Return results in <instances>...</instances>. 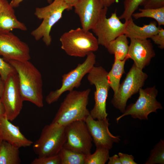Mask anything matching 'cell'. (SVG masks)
Masks as SVG:
<instances>
[{"label": "cell", "instance_id": "8fae6325", "mask_svg": "<svg viewBox=\"0 0 164 164\" xmlns=\"http://www.w3.org/2000/svg\"><path fill=\"white\" fill-rule=\"evenodd\" d=\"M0 100L4 108L5 115L11 121L14 120L20 113L24 101L16 72L10 74L4 81Z\"/></svg>", "mask_w": 164, "mask_h": 164}, {"label": "cell", "instance_id": "ab89813d", "mask_svg": "<svg viewBox=\"0 0 164 164\" xmlns=\"http://www.w3.org/2000/svg\"><path fill=\"white\" fill-rule=\"evenodd\" d=\"M1 0H0V3H1Z\"/></svg>", "mask_w": 164, "mask_h": 164}, {"label": "cell", "instance_id": "1f68e13d", "mask_svg": "<svg viewBox=\"0 0 164 164\" xmlns=\"http://www.w3.org/2000/svg\"><path fill=\"white\" fill-rule=\"evenodd\" d=\"M118 155L121 164H136L134 158L131 155L119 152Z\"/></svg>", "mask_w": 164, "mask_h": 164}, {"label": "cell", "instance_id": "83f0119b", "mask_svg": "<svg viewBox=\"0 0 164 164\" xmlns=\"http://www.w3.org/2000/svg\"><path fill=\"white\" fill-rule=\"evenodd\" d=\"M31 164H61L60 156L57 155L47 156L39 157L35 158Z\"/></svg>", "mask_w": 164, "mask_h": 164}, {"label": "cell", "instance_id": "9c48e42d", "mask_svg": "<svg viewBox=\"0 0 164 164\" xmlns=\"http://www.w3.org/2000/svg\"><path fill=\"white\" fill-rule=\"evenodd\" d=\"M139 97L136 102L126 108L124 112L116 119V122L123 117L130 115L134 118L148 120V116L152 112H156L158 109H162L161 103L157 101L158 91L155 86L145 89L140 88Z\"/></svg>", "mask_w": 164, "mask_h": 164}, {"label": "cell", "instance_id": "9a60e30c", "mask_svg": "<svg viewBox=\"0 0 164 164\" xmlns=\"http://www.w3.org/2000/svg\"><path fill=\"white\" fill-rule=\"evenodd\" d=\"M109 120L107 118L94 119L90 115L85 121L96 147H103L110 150L114 143H118L120 141L119 136H114L110 132Z\"/></svg>", "mask_w": 164, "mask_h": 164}, {"label": "cell", "instance_id": "3957f363", "mask_svg": "<svg viewBox=\"0 0 164 164\" xmlns=\"http://www.w3.org/2000/svg\"><path fill=\"white\" fill-rule=\"evenodd\" d=\"M60 40L61 49L67 54L77 57H83L96 51L99 45L92 33L80 28L64 32Z\"/></svg>", "mask_w": 164, "mask_h": 164}, {"label": "cell", "instance_id": "74e56055", "mask_svg": "<svg viewBox=\"0 0 164 164\" xmlns=\"http://www.w3.org/2000/svg\"><path fill=\"white\" fill-rule=\"evenodd\" d=\"M5 114V110L0 100V117Z\"/></svg>", "mask_w": 164, "mask_h": 164}, {"label": "cell", "instance_id": "f546056e", "mask_svg": "<svg viewBox=\"0 0 164 164\" xmlns=\"http://www.w3.org/2000/svg\"><path fill=\"white\" fill-rule=\"evenodd\" d=\"M151 39L154 43L162 49L164 48V29L160 28L158 32L153 36Z\"/></svg>", "mask_w": 164, "mask_h": 164}, {"label": "cell", "instance_id": "d4e9b609", "mask_svg": "<svg viewBox=\"0 0 164 164\" xmlns=\"http://www.w3.org/2000/svg\"><path fill=\"white\" fill-rule=\"evenodd\" d=\"M109 150L103 147H96L94 153L86 155L84 164H105L110 157Z\"/></svg>", "mask_w": 164, "mask_h": 164}, {"label": "cell", "instance_id": "6da1fadb", "mask_svg": "<svg viewBox=\"0 0 164 164\" xmlns=\"http://www.w3.org/2000/svg\"><path fill=\"white\" fill-rule=\"evenodd\" d=\"M15 69L23 101L31 102L38 107L43 106V81L41 73L29 60H4Z\"/></svg>", "mask_w": 164, "mask_h": 164}, {"label": "cell", "instance_id": "7402d4cb", "mask_svg": "<svg viewBox=\"0 0 164 164\" xmlns=\"http://www.w3.org/2000/svg\"><path fill=\"white\" fill-rule=\"evenodd\" d=\"M19 148L2 141L0 146V164H19Z\"/></svg>", "mask_w": 164, "mask_h": 164}, {"label": "cell", "instance_id": "30bf717a", "mask_svg": "<svg viewBox=\"0 0 164 164\" xmlns=\"http://www.w3.org/2000/svg\"><path fill=\"white\" fill-rule=\"evenodd\" d=\"M66 140L63 147L86 155L91 153L93 139L85 121L73 122L66 126Z\"/></svg>", "mask_w": 164, "mask_h": 164}, {"label": "cell", "instance_id": "d6a6232c", "mask_svg": "<svg viewBox=\"0 0 164 164\" xmlns=\"http://www.w3.org/2000/svg\"><path fill=\"white\" fill-rule=\"evenodd\" d=\"M108 161V164H121L118 155L116 154L109 157Z\"/></svg>", "mask_w": 164, "mask_h": 164}, {"label": "cell", "instance_id": "e0dca14e", "mask_svg": "<svg viewBox=\"0 0 164 164\" xmlns=\"http://www.w3.org/2000/svg\"><path fill=\"white\" fill-rule=\"evenodd\" d=\"M0 139L19 148L30 146L33 143L5 114L0 117Z\"/></svg>", "mask_w": 164, "mask_h": 164}, {"label": "cell", "instance_id": "ffe728a7", "mask_svg": "<svg viewBox=\"0 0 164 164\" xmlns=\"http://www.w3.org/2000/svg\"><path fill=\"white\" fill-rule=\"evenodd\" d=\"M128 43V38L123 34L111 42L106 49L110 53L114 55V58L123 60L127 58Z\"/></svg>", "mask_w": 164, "mask_h": 164}, {"label": "cell", "instance_id": "cb8c5ba5", "mask_svg": "<svg viewBox=\"0 0 164 164\" xmlns=\"http://www.w3.org/2000/svg\"><path fill=\"white\" fill-rule=\"evenodd\" d=\"M61 164H84L86 155L78 153L63 147L58 153Z\"/></svg>", "mask_w": 164, "mask_h": 164}, {"label": "cell", "instance_id": "5bb4252c", "mask_svg": "<svg viewBox=\"0 0 164 164\" xmlns=\"http://www.w3.org/2000/svg\"><path fill=\"white\" fill-rule=\"evenodd\" d=\"M74 7L82 28L85 31L91 30L108 11V8L104 6L100 0H79Z\"/></svg>", "mask_w": 164, "mask_h": 164}, {"label": "cell", "instance_id": "e575fe53", "mask_svg": "<svg viewBox=\"0 0 164 164\" xmlns=\"http://www.w3.org/2000/svg\"><path fill=\"white\" fill-rule=\"evenodd\" d=\"M71 9L77 3L79 0H63Z\"/></svg>", "mask_w": 164, "mask_h": 164}, {"label": "cell", "instance_id": "4fadbf2b", "mask_svg": "<svg viewBox=\"0 0 164 164\" xmlns=\"http://www.w3.org/2000/svg\"><path fill=\"white\" fill-rule=\"evenodd\" d=\"M0 55L4 60L24 61L31 59L28 45L11 32L0 33Z\"/></svg>", "mask_w": 164, "mask_h": 164}, {"label": "cell", "instance_id": "836d02e7", "mask_svg": "<svg viewBox=\"0 0 164 164\" xmlns=\"http://www.w3.org/2000/svg\"><path fill=\"white\" fill-rule=\"evenodd\" d=\"M23 0H12L10 4L13 8L17 7L19 6L20 3ZM50 4L53 2V0H46Z\"/></svg>", "mask_w": 164, "mask_h": 164}, {"label": "cell", "instance_id": "4316f807", "mask_svg": "<svg viewBox=\"0 0 164 164\" xmlns=\"http://www.w3.org/2000/svg\"><path fill=\"white\" fill-rule=\"evenodd\" d=\"M145 0H124V10L122 14L119 17L120 19L127 21L132 17V15L142 4Z\"/></svg>", "mask_w": 164, "mask_h": 164}, {"label": "cell", "instance_id": "f1b7e54d", "mask_svg": "<svg viewBox=\"0 0 164 164\" xmlns=\"http://www.w3.org/2000/svg\"><path fill=\"white\" fill-rule=\"evenodd\" d=\"M14 68L3 58L0 57V74L4 81L11 74L16 72Z\"/></svg>", "mask_w": 164, "mask_h": 164}, {"label": "cell", "instance_id": "44dd1931", "mask_svg": "<svg viewBox=\"0 0 164 164\" xmlns=\"http://www.w3.org/2000/svg\"><path fill=\"white\" fill-rule=\"evenodd\" d=\"M127 58L123 60L114 59V61L110 71L108 72L107 78L110 88L112 89L114 95L117 92L120 85L121 79L125 73L124 67Z\"/></svg>", "mask_w": 164, "mask_h": 164}, {"label": "cell", "instance_id": "f35d334b", "mask_svg": "<svg viewBox=\"0 0 164 164\" xmlns=\"http://www.w3.org/2000/svg\"><path fill=\"white\" fill-rule=\"evenodd\" d=\"M2 140L0 139V145H1V142H2Z\"/></svg>", "mask_w": 164, "mask_h": 164}, {"label": "cell", "instance_id": "277c9868", "mask_svg": "<svg viewBox=\"0 0 164 164\" xmlns=\"http://www.w3.org/2000/svg\"><path fill=\"white\" fill-rule=\"evenodd\" d=\"M71 10L63 0H54L49 5L36 8L34 14L43 21L40 25L31 32L37 41L42 39L45 45L48 46L51 43L50 32L53 26L62 18L65 10Z\"/></svg>", "mask_w": 164, "mask_h": 164}, {"label": "cell", "instance_id": "52a82bcc", "mask_svg": "<svg viewBox=\"0 0 164 164\" xmlns=\"http://www.w3.org/2000/svg\"><path fill=\"white\" fill-rule=\"evenodd\" d=\"M86 56L83 63H79L74 69L62 76V85L60 88L50 91L46 96V101L48 104L56 102L64 92L73 91L80 86L83 78L89 72L96 62V56L93 52L90 53Z\"/></svg>", "mask_w": 164, "mask_h": 164}, {"label": "cell", "instance_id": "4dcf8cb0", "mask_svg": "<svg viewBox=\"0 0 164 164\" xmlns=\"http://www.w3.org/2000/svg\"><path fill=\"white\" fill-rule=\"evenodd\" d=\"M141 6L145 9H157L163 7L164 0H145Z\"/></svg>", "mask_w": 164, "mask_h": 164}, {"label": "cell", "instance_id": "d6986e66", "mask_svg": "<svg viewBox=\"0 0 164 164\" xmlns=\"http://www.w3.org/2000/svg\"><path fill=\"white\" fill-rule=\"evenodd\" d=\"M126 25L124 34L130 39H146L151 38L158 32L160 28L157 26L155 21L151 22L148 24L140 26L136 25L131 17L125 21Z\"/></svg>", "mask_w": 164, "mask_h": 164}, {"label": "cell", "instance_id": "d590c367", "mask_svg": "<svg viewBox=\"0 0 164 164\" xmlns=\"http://www.w3.org/2000/svg\"><path fill=\"white\" fill-rule=\"evenodd\" d=\"M104 6L108 8L113 4L117 0H100Z\"/></svg>", "mask_w": 164, "mask_h": 164}, {"label": "cell", "instance_id": "5b68a950", "mask_svg": "<svg viewBox=\"0 0 164 164\" xmlns=\"http://www.w3.org/2000/svg\"><path fill=\"white\" fill-rule=\"evenodd\" d=\"M66 138V126L51 122L42 129L39 137L33 144V151L39 157L57 155Z\"/></svg>", "mask_w": 164, "mask_h": 164}, {"label": "cell", "instance_id": "ba28073f", "mask_svg": "<svg viewBox=\"0 0 164 164\" xmlns=\"http://www.w3.org/2000/svg\"><path fill=\"white\" fill-rule=\"evenodd\" d=\"M148 77L145 73L134 64L120 84L117 93L113 95L111 101L113 106L123 113L128 99L138 92L144 86Z\"/></svg>", "mask_w": 164, "mask_h": 164}, {"label": "cell", "instance_id": "7c38bea8", "mask_svg": "<svg viewBox=\"0 0 164 164\" xmlns=\"http://www.w3.org/2000/svg\"><path fill=\"white\" fill-rule=\"evenodd\" d=\"M104 13L91 29L97 36L99 45L107 48L109 43L125 32L126 22H122L115 11L107 18Z\"/></svg>", "mask_w": 164, "mask_h": 164}, {"label": "cell", "instance_id": "7a4b0ae2", "mask_svg": "<svg viewBox=\"0 0 164 164\" xmlns=\"http://www.w3.org/2000/svg\"><path fill=\"white\" fill-rule=\"evenodd\" d=\"M89 88L82 91H69L60 107L52 123L63 126L77 121H85L90 115L87 108Z\"/></svg>", "mask_w": 164, "mask_h": 164}, {"label": "cell", "instance_id": "2e32d148", "mask_svg": "<svg viewBox=\"0 0 164 164\" xmlns=\"http://www.w3.org/2000/svg\"><path fill=\"white\" fill-rule=\"evenodd\" d=\"M155 55L150 40L130 39L127 58L132 60L134 64L139 69L142 70L148 65Z\"/></svg>", "mask_w": 164, "mask_h": 164}, {"label": "cell", "instance_id": "8d00e7d4", "mask_svg": "<svg viewBox=\"0 0 164 164\" xmlns=\"http://www.w3.org/2000/svg\"><path fill=\"white\" fill-rule=\"evenodd\" d=\"M4 86V81L2 79L0 74V98L2 93Z\"/></svg>", "mask_w": 164, "mask_h": 164}, {"label": "cell", "instance_id": "ac0fdd59", "mask_svg": "<svg viewBox=\"0 0 164 164\" xmlns=\"http://www.w3.org/2000/svg\"><path fill=\"white\" fill-rule=\"evenodd\" d=\"M17 29L26 31L27 28L16 18L13 8L7 0H1L0 4V33L11 32Z\"/></svg>", "mask_w": 164, "mask_h": 164}, {"label": "cell", "instance_id": "8992f818", "mask_svg": "<svg viewBox=\"0 0 164 164\" xmlns=\"http://www.w3.org/2000/svg\"><path fill=\"white\" fill-rule=\"evenodd\" d=\"M108 72L101 66H94L87 74V79L90 84L94 85L95 103L90 111L93 119L101 120L107 118L106 101L110 88L107 78Z\"/></svg>", "mask_w": 164, "mask_h": 164}, {"label": "cell", "instance_id": "484cf974", "mask_svg": "<svg viewBox=\"0 0 164 164\" xmlns=\"http://www.w3.org/2000/svg\"><path fill=\"white\" fill-rule=\"evenodd\" d=\"M164 163V141L161 139L152 149L145 164Z\"/></svg>", "mask_w": 164, "mask_h": 164}, {"label": "cell", "instance_id": "603a6c76", "mask_svg": "<svg viewBox=\"0 0 164 164\" xmlns=\"http://www.w3.org/2000/svg\"><path fill=\"white\" fill-rule=\"evenodd\" d=\"M139 12L132 15V16L135 19L152 18L156 21L159 26L164 25V7L157 9H139Z\"/></svg>", "mask_w": 164, "mask_h": 164}]
</instances>
